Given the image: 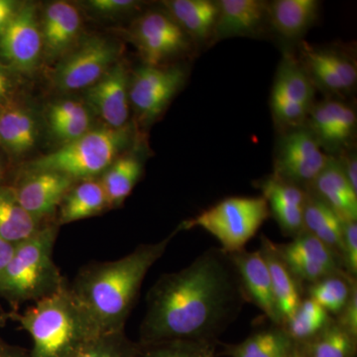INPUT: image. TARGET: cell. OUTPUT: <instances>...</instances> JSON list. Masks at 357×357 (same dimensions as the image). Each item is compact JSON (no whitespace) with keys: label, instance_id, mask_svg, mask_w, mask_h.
<instances>
[{"label":"cell","instance_id":"cb8c5ba5","mask_svg":"<svg viewBox=\"0 0 357 357\" xmlns=\"http://www.w3.org/2000/svg\"><path fill=\"white\" fill-rule=\"evenodd\" d=\"M260 250L267 263L275 301L283 326V324L293 316L302 302L300 283L296 280L295 277L281 259L275 248V243L267 237L262 236Z\"/></svg>","mask_w":357,"mask_h":357},{"label":"cell","instance_id":"f6af8a7d","mask_svg":"<svg viewBox=\"0 0 357 357\" xmlns=\"http://www.w3.org/2000/svg\"><path fill=\"white\" fill-rule=\"evenodd\" d=\"M14 249L13 244L6 243L3 239L0 238V271L3 269L9 258L13 255Z\"/></svg>","mask_w":357,"mask_h":357},{"label":"cell","instance_id":"ee69618b","mask_svg":"<svg viewBox=\"0 0 357 357\" xmlns=\"http://www.w3.org/2000/svg\"><path fill=\"white\" fill-rule=\"evenodd\" d=\"M0 357H31L30 351L15 345L2 344L0 347Z\"/></svg>","mask_w":357,"mask_h":357},{"label":"cell","instance_id":"8992f818","mask_svg":"<svg viewBox=\"0 0 357 357\" xmlns=\"http://www.w3.org/2000/svg\"><path fill=\"white\" fill-rule=\"evenodd\" d=\"M270 217L267 202L263 197H230L185 220L178 231L201 227L211 234L225 252L241 251L257 234Z\"/></svg>","mask_w":357,"mask_h":357},{"label":"cell","instance_id":"7a4b0ae2","mask_svg":"<svg viewBox=\"0 0 357 357\" xmlns=\"http://www.w3.org/2000/svg\"><path fill=\"white\" fill-rule=\"evenodd\" d=\"M174 230L158 243L140 244L114 261L95 262L81 268L70 288L100 333L124 331L145 277L165 253Z\"/></svg>","mask_w":357,"mask_h":357},{"label":"cell","instance_id":"836d02e7","mask_svg":"<svg viewBox=\"0 0 357 357\" xmlns=\"http://www.w3.org/2000/svg\"><path fill=\"white\" fill-rule=\"evenodd\" d=\"M356 285V279L349 275H333L310 285L307 293L328 314L338 316Z\"/></svg>","mask_w":357,"mask_h":357},{"label":"cell","instance_id":"7402d4cb","mask_svg":"<svg viewBox=\"0 0 357 357\" xmlns=\"http://www.w3.org/2000/svg\"><path fill=\"white\" fill-rule=\"evenodd\" d=\"M318 0H275L268 3V25L282 39L301 41L319 17Z\"/></svg>","mask_w":357,"mask_h":357},{"label":"cell","instance_id":"f1b7e54d","mask_svg":"<svg viewBox=\"0 0 357 357\" xmlns=\"http://www.w3.org/2000/svg\"><path fill=\"white\" fill-rule=\"evenodd\" d=\"M297 344L283 326H275L251 335L230 347V357H296Z\"/></svg>","mask_w":357,"mask_h":357},{"label":"cell","instance_id":"4fadbf2b","mask_svg":"<svg viewBox=\"0 0 357 357\" xmlns=\"http://www.w3.org/2000/svg\"><path fill=\"white\" fill-rule=\"evenodd\" d=\"M356 124V112L352 105L337 98H328L314 103L305 126L321 149L332 156L351 148Z\"/></svg>","mask_w":357,"mask_h":357},{"label":"cell","instance_id":"e0dca14e","mask_svg":"<svg viewBox=\"0 0 357 357\" xmlns=\"http://www.w3.org/2000/svg\"><path fill=\"white\" fill-rule=\"evenodd\" d=\"M258 188L267 202L270 215H273L283 234L292 237L302 234L306 190L273 174L260 180Z\"/></svg>","mask_w":357,"mask_h":357},{"label":"cell","instance_id":"4dcf8cb0","mask_svg":"<svg viewBox=\"0 0 357 357\" xmlns=\"http://www.w3.org/2000/svg\"><path fill=\"white\" fill-rule=\"evenodd\" d=\"M143 162L137 156H124L115 160L100 178L109 199V208L121 206L139 182Z\"/></svg>","mask_w":357,"mask_h":357},{"label":"cell","instance_id":"ac0fdd59","mask_svg":"<svg viewBox=\"0 0 357 357\" xmlns=\"http://www.w3.org/2000/svg\"><path fill=\"white\" fill-rule=\"evenodd\" d=\"M236 268L248 301L259 307L275 326H282L275 301L271 278L261 250L249 252L245 249L229 255Z\"/></svg>","mask_w":357,"mask_h":357},{"label":"cell","instance_id":"7bdbcfd3","mask_svg":"<svg viewBox=\"0 0 357 357\" xmlns=\"http://www.w3.org/2000/svg\"><path fill=\"white\" fill-rule=\"evenodd\" d=\"M16 11L15 2L0 0V34L6 29Z\"/></svg>","mask_w":357,"mask_h":357},{"label":"cell","instance_id":"52a82bcc","mask_svg":"<svg viewBox=\"0 0 357 357\" xmlns=\"http://www.w3.org/2000/svg\"><path fill=\"white\" fill-rule=\"evenodd\" d=\"M316 88L306 70L291 52L284 53L272 86V115L283 131L300 128L306 123L314 103Z\"/></svg>","mask_w":357,"mask_h":357},{"label":"cell","instance_id":"f546056e","mask_svg":"<svg viewBox=\"0 0 357 357\" xmlns=\"http://www.w3.org/2000/svg\"><path fill=\"white\" fill-rule=\"evenodd\" d=\"M37 138L31 114L16 105L0 110V145L14 155L29 151Z\"/></svg>","mask_w":357,"mask_h":357},{"label":"cell","instance_id":"f35d334b","mask_svg":"<svg viewBox=\"0 0 357 357\" xmlns=\"http://www.w3.org/2000/svg\"><path fill=\"white\" fill-rule=\"evenodd\" d=\"M89 115L86 109L82 103L74 102V100H65L52 105L49 109V123H59L70 119H77Z\"/></svg>","mask_w":357,"mask_h":357},{"label":"cell","instance_id":"277c9868","mask_svg":"<svg viewBox=\"0 0 357 357\" xmlns=\"http://www.w3.org/2000/svg\"><path fill=\"white\" fill-rule=\"evenodd\" d=\"M59 227L57 222L47 223L14 245L13 255L0 271V298L11 306L38 302L57 292L67 282L53 259Z\"/></svg>","mask_w":357,"mask_h":357},{"label":"cell","instance_id":"1f68e13d","mask_svg":"<svg viewBox=\"0 0 357 357\" xmlns=\"http://www.w3.org/2000/svg\"><path fill=\"white\" fill-rule=\"evenodd\" d=\"M356 342L333 318L319 335L298 345L296 357H354Z\"/></svg>","mask_w":357,"mask_h":357},{"label":"cell","instance_id":"d6a6232c","mask_svg":"<svg viewBox=\"0 0 357 357\" xmlns=\"http://www.w3.org/2000/svg\"><path fill=\"white\" fill-rule=\"evenodd\" d=\"M333 317L311 298L303 299L283 328L297 345L309 342L326 328Z\"/></svg>","mask_w":357,"mask_h":357},{"label":"cell","instance_id":"74e56055","mask_svg":"<svg viewBox=\"0 0 357 357\" xmlns=\"http://www.w3.org/2000/svg\"><path fill=\"white\" fill-rule=\"evenodd\" d=\"M89 126V115H86V116L52 124L50 126L54 135L66 144L82 137L84 134L88 132Z\"/></svg>","mask_w":357,"mask_h":357},{"label":"cell","instance_id":"c3c4849f","mask_svg":"<svg viewBox=\"0 0 357 357\" xmlns=\"http://www.w3.org/2000/svg\"><path fill=\"white\" fill-rule=\"evenodd\" d=\"M2 344H3V342H2L1 340H0V347H1Z\"/></svg>","mask_w":357,"mask_h":357},{"label":"cell","instance_id":"60d3db41","mask_svg":"<svg viewBox=\"0 0 357 357\" xmlns=\"http://www.w3.org/2000/svg\"><path fill=\"white\" fill-rule=\"evenodd\" d=\"M335 158L337 159L340 168L349 184L354 188V191L357 192V156L356 152L352 148H349L340 153V156L335 157Z\"/></svg>","mask_w":357,"mask_h":357},{"label":"cell","instance_id":"8fae6325","mask_svg":"<svg viewBox=\"0 0 357 357\" xmlns=\"http://www.w3.org/2000/svg\"><path fill=\"white\" fill-rule=\"evenodd\" d=\"M119 55V47L102 37H93L59 65L55 83L64 91L93 86L112 68Z\"/></svg>","mask_w":357,"mask_h":357},{"label":"cell","instance_id":"d4e9b609","mask_svg":"<svg viewBox=\"0 0 357 357\" xmlns=\"http://www.w3.org/2000/svg\"><path fill=\"white\" fill-rule=\"evenodd\" d=\"M59 227L95 217L109 208V199L100 180H84L73 185L60 204Z\"/></svg>","mask_w":357,"mask_h":357},{"label":"cell","instance_id":"7c38bea8","mask_svg":"<svg viewBox=\"0 0 357 357\" xmlns=\"http://www.w3.org/2000/svg\"><path fill=\"white\" fill-rule=\"evenodd\" d=\"M275 248L296 280L309 286L326 277L347 274L337 256L305 230L290 243H275Z\"/></svg>","mask_w":357,"mask_h":357},{"label":"cell","instance_id":"5bb4252c","mask_svg":"<svg viewBox=\"0 0 357 357\" xmlns=\"http://www.w3.org/2000/svg\"><path fill=\"white\" fill-rule=\"evenodd\" d=\"M134 37L145 63L153 67L190 50L192 44L170 15L158 11L148 13L140 18Z\"/></svg>","mask_w":357,"mask_h":357},{"label":"cell","instance_id":"7dc6e473","mask_svg":"<svg viewBox=\"0 0 357 357\" xmlns=\"http://www.w3.org/2000/svg\"><path fill=\"white\" fill-rule=\"evenodd\" d=\"M4 170L3 167H2L1 162H0V183H1L2 178H3Z\"/></svg>","mask_w":357,"mask_h":357},{"label":"cell","instance_id":"ffe728a7","mask_svg":"<svg viewBox=\"0 0 357 357\" xmlns=\"http://www.w3.org/2000/svg\"><path fill=\"white\" fill-rule=\"evenodd\" d=\"M89 102L109 128H122L128 119L129 86L126 67L116 64L88 91Z\"/></svg>","mask_w":357,"mask_h":357},{"label":"cell","instance_id":"2e32d148","mask_svg":"<svg viewBox=\"0 0 357 357\" xmlns=\"http://www.w3.org/2000/svg\"><path fill=\"white\" fill-rule=\"evenodd\" d=\"M43 37L32 6L16 9L0 34V57L9 67L22 72L31 70L38 63Z\"/></svg>","mask_w":357,"mask_h":357},{"label":"cell","instance_id":"d6986e66","mask_svg":"<svg viewBox=\"0 0 357 357\" xmlns=\"http://www.w3.org/2000/svg\"><path fill=\"white\" fill-rule=\"evenodd\" d=\"M211 44L232 37L259 35L268 24V3L262 0H220Z\"/></svg>","mask_w":357,"mask_h":357},{"label":"cell","instance_id":"6da1fadb","mask_svg":"<svg viewBox=\"0 0 357 357\" xmlns=\"http://www.w3.org/2000/svg\"><path fill=\"white\" fill-rule=\"evenodd\" d=\"M248 302L229 253L208 249L180 271L162 275L150 288L139 344L215 342Z\"/></svg>","mask_w":357,"mask_h":357},{"label":"cell","instance_id":"ab89813d","mask_svg":"<svg viewBox=\"0 0 357 357\" xmlns=\"http://www.w3.org/2000/svg\"><path fill=\"white\" fill-rule=\"evenodd\" d=\"M335 321L340 324L352 337L357 338V287L352 289L349 301L342 311L337 316Z\"/></svg>","mask_w":357,"mask_h":357},{"label":"cell","instance_id":"603a6c76","mask_svg":"<svg viewBox=\"0 0 357 357\" xmlns=\"http://www.w3.org/2000/svg\"><path fill=\"white\" fill-rule=\"evenodd\" d=\"M171 17L182 28L192 43L211 44L218 6L211 0H172L165 2Z\"/></svg>","mask_w":357,"mask_h":357},{"label":"cell","instance_id":"83f0119b","mask_svg":"<svg viewBox=\"0 0 357 357\" xmlns=\"http://www.w3.org/2000/svg\"><path fill=\"white\" fill-rule=\"evenodd\" d=\"M42 227L20 206L13 187L0 185V238L15 245Z\"/></svg>","mask_w":357,"mask_h":357},{"label":"cell","instance_id":"d590c367","mask_svg":"<svg viewBox=\"0 0 357 357\" xmlns=\"http://www.w3.org/2000/svg\"><path fill=\"white\" fill-rule=\"evenodd\" d=\"M137 349V342H131L124 331H121L100 333L75 357H135Z\"/></svg>","mask_w":357,"mask_h":357},{"label":"cell","instance_id":"30bf717a","mask_svg":"<svg viewBox=\"0 0 357 357\" xmlns=\"http://www.w3.org/2000/svg\"><path fill=\"white\" fill-rule=\"evenodd\" d=\"M299 61L314 88L328 95H347L356 88V62L347 52L333 47H314L303 42Z\"/></svg>","mask_w":357,"mask_h":357},{"label":"cell","instance_id":"3957f363","mask_svg":"<svg viewBox=\"0 0 357 357\" xmlns=\"http://www.w3.org/2000/svg\"><path fill=\"white\" fill-rule=\"evenodd\" d=\"M9 317L29 333L31 357H75L100 335L67 282L53 295Z\"/></svg>","mask_w":357,"mask_h":357},{"label":"cell","instance_id":"5b68a950","mask_svg":"<svg viewBox=\"0 0 357 357\" xmlns=\"http://www.w3.org/2000/svg\"><path fill=\"white\" fill-rule=\"evenodd\" d=\"M129 139L128 126L88 131L55 152L31 162L27 170L53 171L75 181L89 180L105 172L114 163L119 151L128 145Z\"/></svg>","mask_w":357,"mask_h":357},{"label":"cell","instance_id":"44dd1931","mask_svg":"<svg viewBox=\"0 0 357 357\" xmlns=\"http://www.w3.org/2000/svg\"><path fill=\"white\" fill-rule=\"evenodd\" d=\"M306 190L326 204L342 222H357V192L335 156H331L325 168Z\"/></svg>","mask_w":357,"mask_h":357},{"label":"cell","instance_id":"9c48e42d","mask_svg":"<svg viewBox=\"0 0 357 357\" xmlns=\"http://www.w3.org/2000/svg\"><path fill=\"white\" fill-rule=\"evenodd\" d=\"M187 73L184 68H161L145 65L136 70L130 88L129 98L133 107L144 121H153L172 102L184 86Z\"/></svg>","mask_w":357,"mask_h":357},{"label":"cell","instance_id":"e575fe53","mask_svg":"<svg viewBox=\"0 0 357 357\" xmlns=\"http://www.w3.org/2000/svg\"><path fill=\"white\" fill-rule=\"evenodd\" d=\"M138 344L135 357H215L217 342L174 340Z\"/></svg>","mask_w":357,"mask_h":357},{"label":"cell","instance_id":"484cf974","mask_svg":"<svg viewBox=\"0 0 357 357\" xmlns=\"http://www.w3.org/2000/svg\"><path fill=\"white\" fill-rule=\"evenodd\" d=\"M303 220L305 231L325 244L342 264L344 222L326 204L307 191Z\"/></svg>","mask_w":357,"mask_h":357},{"label":"cell","instance_id":"8d00e7d4","mask_svg":"<svg viewBox=\"0 0 357 357\" xmlns=\"http://www.w3.org/2000/svg\"><path fill=\"white\" fill-rule=\"evenodd\" d=\"M344 246H342V264L347 273L352 278L357 274V223L344 222Z\"/></svg>","mask_w":357,"mask_h":357},{"label":"cell","instance_id":"bcb514c9","mask_svg":"<svg viewBox=\"0 0 357 357\" xmlns=\"http://www.w3.org/2000/svg\"><path fill=\"white\" fill-rule=\"evenodd\" d=\"M10 89V82L3 69L0 67V100H3L8 95Z\"/></svg>","mask_w":357,"mask_h":357},{"label":"cell","instance_id":"9a60e30c","mask_svg":"<svg viewBox=\"0 0 357 357\" xmlns=\"http://www.w3.org/2000/svg\"><path fill=\"white\" fill-rule=\"evenodd\" d=\"M74 184V178L64 174L25 169L11 187L20 206L44 225V220L56 213Z\"/></svg>","mask_w":357,"mask_h":357},{"label":"cell","instance_id":"ba28073f","mask_svg":"<svg viewBox=\"0 0 357 357\" xmlns=\"http://www.w3.org/2000/svg\"><path fill=\"white\" fill-rule=\"evenodd\" d=\"M330 158L306 126L289 129L277 145L273 175L306 190Z\"/></svg>","mask_w":357,"mask_h":357},{"label":"cell","instance_id":"4316f807","mask_svg":"<svg viewBox=\"0 0 357 357\" xmlns=\"http://www.w3.org/2000/svg\"><path fill=\"white\" fill-rule=\"evenodd\" d=\"M81 18L76 7L65 1L51 4L45 13L43 41L49 55L67 50L79 32Z\"/></svg>","mask_w":357,"mask_h":357},{"label":"cell","instance_id":"b9f144b4","mask_svg":"<svg viewBox=\"0 0 357 357\" xmlns=\"http://www.w3.org/2000/svg\"><path fill=\"white\" fill-rule=\"evenodd\" d=\"M89 4L100 13H119L133 8L137 2L132 0H91Z\"/></svg>","mask_w":357,"mask_h":357}]
</instances>
